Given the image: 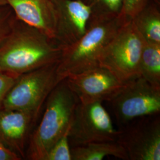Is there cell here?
I'll list each match as a JSON object with an SVG mask.
<instances>
[{
	"label": "cell",
	"instance_id": "cell-3",
	"mask_svg": "<svg viewBox=\"0 0 160 160\" xmlns=\"http://www.w3.org/2000/svg\"><path fill=\"white\" fill-rule=\"evenodd\" d=\"M78 102L66 78L53 89L45 102L40 123L30 138L26 152L28 159L44 160L48 151L68 131Z\"/></svg>",
	"mask_w": 160,
	"mask_h": 160
},
{
	"label": "cell",
	"instance_id": "cell-14",
	"mask_svg": "<svg viewBox=\"0 0 160 160\" xmlns=\"http://www.w3.org/2000/svg\"><path fill=\"white\" fill-rule=\"evenodd\" d=\"M132 20L145 42L160 45V15L156 8L147 5Z\"/></svg>",
	"mask_w": 160,
	"mask_h": 160
},
{
	"label": "cell",
	"instance_id": "cell-9",
	"mask_svg": "<svg viewBox=\"0 0 160 160\" xmlns=\"http://www.w3.org/2000/svg\"><path fill=\"white\" fill-rule=\"evenodd\" d=\"M79 102H108L125 86L108 69L97 66L66 78Z\"/></svg>",
	"mask_w": 160,
	"mask_h": 160
},
{
	"label": "cell",
	"instance_id": "cell-8",
	"mask_svg": "<svg viewBox=\"0 0 160 160\" xmlns=\"http://www.w3.org/2000/svg\"><path fill=\"white\" fill-rule=\"evenodd\" d=\"M116 141L129 160H160V116L138 118L120 126Z\"/></svg>",
	"mask_w": 160,
	"mask_h": 160
},
{
	"label": "cell",
	"instance_id": "cell-5",
	"mask_svg": "<svg viewBox=\"0 0 160 160\" xmlns=\"http://www.w3.org/2000/svg\"><path fill=\"white\" fill-rule=\"evenodd\" d=\"M144 43L133 21L127 20L104 49L98 64L126 84L141 77L139 65Z\"/></svg>",
	"mask_w": 160,
	"mask_h": 160
},
{
	"label": "cell",
	"instance_id": "cell-13",
	"mask_svg": "<svg viewBox=\"0 0 160 160\" xmlns=\"http://www.w3.org/2000/svg\"><path fill=\"white\" fill-rule=\"evenodd\" d=\"M72 160H102L112 156L129 160L125 149L117 141L98 142L71 147Z\"/></svg>",
	"mask_w": 160,
	"mask_h": 160
},
{
	"label": "cell",
	"instance_id": "cell-22",
	"mask_svg": "<svg viewBox=\"0 0 160 160\" xmlns=\"http://www.w3.org/2000/svg\"><path fill=\"white\" fill-rule=\"evenodd\" d=\"M7 4L6 1L4 0H0V6Z\"/></svg>",
	"mask_w": 160,
	"mask_h": 160
},
{
	"label": "cell",
	"instance_id": "cell-23",
	"mask_svg": "<svg viewBox=\"0 0 160 160\" xmlns=\"http://www.w3.org/2000/svg\"><path fill=\"white\" fill-rule=\"evenodd\" d=\"M53 2H54V3H55V1H57V0H53Z\"/></svg>",
	"mask_w": 160,
	"mask_h": 160
},
{
	"label": "cell",
	"instance_id": "cell-17",
	"mask_svg": "<svg viewBox=\"0 0 160 160\" xmlns=\"http://www.w3.org/2000/svg\"><path fill=\"white\" fill-rule=\"evenodd\" d=\"M69 128L63 136L59 138L48 151L43 160H72L71 146L69 141Z\"/></svg>",
	"mask_w": 160,
	"mask_h": 160
},
{
	"label": "cell",
	"instance_id": "cell-11",
	"mask_svg": "<svg viewBox=\"0 0 160 160\" xmlns=\"http://www.w3.org/2000/svg\"><path fill=\"white\" fill-rule=\"evenodd\" d=\"M18 20L56 40L57 11L53 0H4Z\"/></svg>",
	"mask_w": 160,
	"mask_h": 160
},
{
	"label": "cell",
	"instance_id": "cell-4",
	"mask_svg": "<svg viewBox=\"0 0 160 160\" xmlns=\"http://www.w3.org/2000/svg\"><path fill=\"white\" fill-rule=\"evenodd\" d=\"M58 62L18 76L7 93L2 108L23 111L36 120L49 94L63 80L58 71Z\"/></svg>",
	"mask_w": 160,
	"mask_h": 160
},
{
	"label": "cell",
	"instance_id": "cell-6",
	"mask_svg": "<svg viewBox=\"0 0 160 160\" xmlns=\"http://www.w3.org/2000/svg\"><path fill=\"white\" fill-rule=\"evenodd\" d=\"M107 102L120 127L138 118L160 114V88L139 77L125 84Z\"/></svg>",
	"mask_w": 160,
	"mask_h": 160
},
{
	"label": "cell",
	"instance_id": "cell-21",
	"mask_svg": "<svg viewBox=\"0 0 160 160\" xmlns=\"http://www.w3.org/2000/svg\"><path fill=\"white\" fill-rule=\"evenodd\" d=\"M22 158L16 152L8 148L0 141V160H20Z\"/></svg>",
	"mask_w": 160,
	"mask_h": 160
},
{
	"label": "cell",
	"instance_id": "cell-7",
	"mask_svg": "<svg viewBox=\"0 0 160 160\" xmlns=\"http://www.w3.org/2000/svg\"><path fill=\"white\" fill-rule=\"evenodd\" d=\"M116 129L109 112L103 103L78 102L77 104L69 130L71 147L88 143L116 141Z\"/></svg>",
	"mask_w": 160,
	"mask_h": 160
},
{
	"label": "cell",
	"instance_id": "cell-18",
	"mask_svg": "<svg viewBox=\"0 0 160 160\" xmlns=\"http://www.w3.org/2000/svg\"><path fill=\"white\" fill-rule=\"evenodd\" d=\"M16 16L8 4L0 6V45L11 31Z\"/></svg>",
	"mask_w": 160,
	"mask_h": 160
},
{
	"label": "cell",
	"instance_id": "cell-12",
	"mask_svg": "<svg viewBox=\"0 0 160 160\" xmlns=\"http://www.w3.org/2000/svg\"><path fill=\"white\" fill-rule=\"evenodd\" d=\"M28 113L0 109V141L22 159L26 157V145L30 128L34 122Z\"/></svg>",
	"mask_w": 160,
	"mask_h": 160
},
{
	"label": "cell",
	"instance_id": "cell-10",
	"mask_svg": "<svg viewBox=\"0 0 160 160\" xmlns=\"http://www.w3.org/2000/svg\"><path fill=\"white\" fill-rule=\"evenodd\" d=\"M55 4L58 15L56 40L64 48L86 33L92 10L82 0H57Z\"/></svg>",
	"mask_w": 160,
	"mask_h": 160
},
{
	"label": "cell",
	"instance_id": "cell-16",
	"mask_svg": "<svg viewBox=\"0 0 160 160\" xmlns=\"http://www.w3.org/2000/svg\"><path fill=\"white\" fill-rule=\"evenodd\" d=\"M92 7V15H120L123 0H82Z\"/></svg>",
	"mask_w": 160,
	"mask_h": 160
},
{
	"label": "cell",
	"instance_id": "cell-20",
	"mask_svg": "<svg viewBox=\"0 0 160 160\" xmlns=\"http://www.w3.org/2000/svg\"><path fill=\"white\" fill-rule=\"evenodd\" d=\"M17 76L0 71V109L7 93L17 78Z\"/></svg>",
	"mask_w": 160,
	"mask_h": 160
},
{
	"label": "cell",
	"instance_id": "cell-19",
	"mask_svg": "<svg viewBox=\"0 0 160 160\" xmlns=\"http://www.w3.org/2000/svg\"><path fill=\"white\" fill-rule=\"evenodd\" d=\"M148 0H123L120 15L126 20H132L147 5Z\"/></svg>",
	"mask_w": 160,
	"mask_h": 160
},
{
	"label": "cell",
	"instance_id": "cell-1",
	"mask_svg": "<svg viewBox=\"0 0 160 160\" xmlns=\"http://www.w3.org/2000/svg\"><path fill=\"white\" fill-rule=\"evenodd\" d=\"M63 47L34 27L16 19L0 45V71L20 76L57 62Z\"/></svg>",
	"mask_w": 160,
	"mask_h": 160
},
{
	"label": "cell",
	"instance_id": "cell-2",
	"mask_svg": "<svg viewBox=\"0 0 160 160\" xmlns=\"http://www.w3.org/2000/svg\"><path fill=\"white\" fill-rule=\"evenodd\" d=\"M126 21L120 14L92 16L86 33L74 43L63 48L58 65L59 75L65 79L98 66L104 49Z\"/></svg>",
	"mask_w": 160,
	"mask_h": 160
},
{
	"label": "cell",
	"instance_id": "cell-15",
	"mask_svg": "<svg viewBox=\"0 0 160 160\" xmlns=\"http://www.w3.org/2000/svg\"><path fill=\"white\" fill-rule=\"evenodd\" d=\"M140 75L151 85L160 88V45L145 42L140 60Z\"/></svg>",
	"mask_w": 160,
	"mask_h": 160
}]
</instances>
